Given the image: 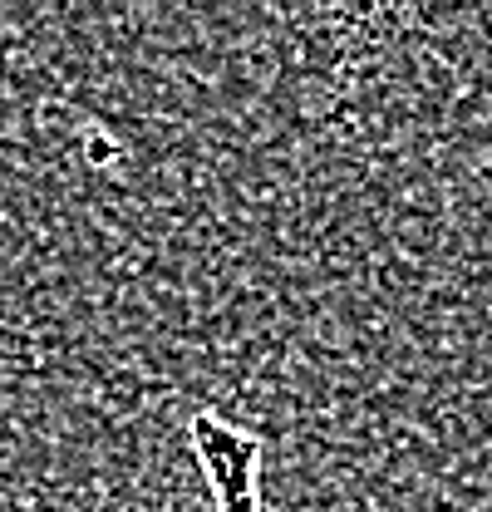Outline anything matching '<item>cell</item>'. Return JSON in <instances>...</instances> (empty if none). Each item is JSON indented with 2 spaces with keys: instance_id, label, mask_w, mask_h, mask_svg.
I'll use <instances>...</instances> for the list:
<instances>
[{
  "instance_id": "1",
  "label": "cell",
  "mask_w": 492,
  "mask_h": 512,
  "mask_svg": "<svg viewBox=\"0 0 492 512\" xmlns=\"http://www.w3.org/2000/svg\"><path fill=\"white\" fill-rule=\"evenodd\" d=\"M187 444L217 498V512H266L261 503V434L227 424L212 409H197L187 419Z\"/></svg>"
}]
</instances>
